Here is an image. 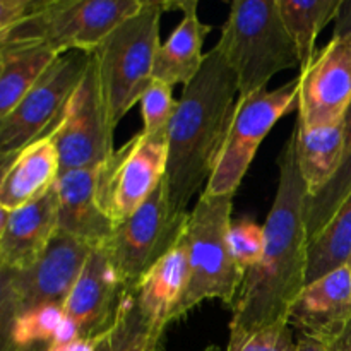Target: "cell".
I'll use <instances>...</instances> for the list:
<instances>
[{
    "label": "cell",
    "mask_w": 351,
    "mask_h": 351,
    "mask_svg": "<svg viewBox=\"0 0 351 351\" xmlns=\"http://www.w3.org/2000/svg\"><path fill=\"white\" fill-rule=\"evenodd\" d=\"M237 103V77L215 45L206 53L199 74L184 86L167 129L165 182L177 211L187 213L192 197L211 180L232 127Z\"/></svg>",
    "instance_id": "obj_2"
},
{
    "label": "cell",
    "mask_w": 351,
    "mask_h": 351,
    "mask_svg": "<svg viewBox=\"0 0 351 351\" xmlns=\"http://www.w3.org/2000/svg\"><path fill=\"white\" fill-rule=\"evenodd\" d=\"M216 47L235 74L239 98L266 89L280 72L300 67L278 0L232 2Z\"/></svg>",
    "instance_id": "obj_3"
},
{
    "label": "cell",
    "mask_w": 351,
    "mask_h": 351,
    "mask_svg": "<svg viewBox=\"0 0 351 351\" xmlns=\"http://www.w3.org/2000/svg\"><path fill=\"white\" fill-rule=\"evenodd\" d=\"M278 170L276 195L263 225V256L243 276L232 307V328L259 329L288 322L307 280L308 192L298 170L293 132L278 156Z\"/></svg>",
    "instance_id": "obj_1"
},
{
    "label": "cell",
    "mask_w": 351,
    "mask_h": 351,
    "mask_svg": "<svg viewBox=\"0 0 351 351\" xmlns=\"http://www.w3.org/2000/svg\"><path fill=\"white\" fill-rule=\"evenodd\" d=\"M343 0H278L281 19L293 40L300 72L312 64L319 33L336 19Z\"/></svg>",
    "instance_id": "obj_23"
},
{
    "label": "cell",
    "mask_w": 351,
    "mask_h": 351,
    "mask_svg": "<svg viewBox=\"0 0 351 351\" xmlns=\"http://www.w3.org/2000/svg\"><path fill=\"white\" fill-rule=\"evenodd\" d=\"M351 264V194L308 243L305 285Z\"/></svg>",
    "instance_id": "obj_24"
},
{
    "label": "cell",
    "mask_w": 351,
    "mask_h": 351,
    "mask_svg": "<svg viewBox=\"0 0 351 351\" xmlns=\"http://www.w3.org/2000/svg\"><path fill=\"white\" fill-rule=\"evenodd\" d=\"M64 322V307H40L24 312L16 322V343L23 351H33L43 345L47 348L57 336Z\"/></svg>",
    "instance_id": "obj_27"
},
{
    "label": "cell",
    "mask_w": 351,
    "mask_h": 351,
    "mask_svg": "<svg viewBox=\"0 0 351 351\" xmlns=\"http://www.w3.org/2000/svg\"><path fill=\"white\" fill-rule=\"evenodd\" d=\"M91 53H62L19 105L0 122V153H19L57 125L72 93L88 69Z\"/></svg>",
    "instance_id": "obj_11"
},
{
    "label": "cell",
    "mask_w": 351,
    "mask_h": 351,
    "mask_svg": "<svg viewBox=\"0 0 351 351\" xmlns=\"http://www.w3.org/2000/svg\"><path fill=\"white\" fill-rule=\"evenodd\" d=\"M228 243L237 266L247 273L259 263L264 249V230L250 219L232 223L228 232Z\"/></svg>",
    "instance_id": "obj_30"
},
{
    "label": "cell",
    "mask_w": 351,
    "mask_h": 351,
    "mask_svg": "<svg viewBox=\"0 0 351 351\" xmlns=\"http://www.w3.org/2000/svg\"><path fill=\"white\" fill-rule=\"evenodd\" d=\"M298 119L304 129L341 123L351 106V40L336 38L298 75Z\"/></svg>",
    "instance_id": "obj_12"
},
{
    "label": "cell",
    "mask_w": 351,
    "mask_h": 351,
    "mask_svg": "<svg viewBox=\"0 0 351 351\" xmlns=\"http://www.w3.org/2000/svg\"><path fill=\"white\" fill-rule=\"evenodd\" d=\"M143 3L144 0H43L40 9L16 24L2 43L40 41L58 53H91Z\"/></svg>",
    "instance_id": "obj_6"
},
{
    "label": "cell",
    "mask_w": 351,
    "mask_h": 351,
    "mask_svg": "<svg viewBox=\"0 0 351 351\" xmlns=\"http://www.w3.org/2000/svg\"><path fill=\"white\" fill-rule=\"evenodd\" d=\"M297 351H328V346L321 339L300 335V338L297 339Z\"/></svg>",
    "instance_id": "obj_37"
},
{
    "label": "cell",
    "mask_w": 351,
    "mask_h": 351,
    "mask_svg": "<svg viewBox=\"0 0 351 351\" xmlns=\"http://www.w3.org/2000/svg\"><path fill=\"white\" fill-rule=\"evenodd\" d=\"M60 175L53 136L40 137L19 151L0 187V208L12 213L51 191Z\"/></svg>",
    "instance_id": "obj_19"
},
{
    "label": "cell",
    "mask_w": 351,
    "mask_h": 351,
    "mask_svg": "<svg viewBox=\"0 0 351 351\" xmlns=\"http://www.w3.org/2000/svg\"><path fill=\"white\" fill-rule=\"evenodd\" d=\"M19 317L16 271L0 266V351H23L16 343V322Z\"/></svg>",
    "instance_id": "obj_31"
},
{
    "label": "cell",
    "mask_w": 351,
    "mask_h": 351,
    "mask_svg": "<svg viewBox=\"0 0 351 351\" xmlns=\"http://www.w3.org/2000/svg\"><path fill=\"white\" fill-rule=\"evenodd\" d=\"M165 10H173V2L144 0L134 16L117 26L91 51L98 65L103 98L113 130L129 110L141 101V96L153 81Z\"/></svg>",
    "instance_id": "obj_4"
},
{
    "label": "cell",
    "mask_w": 351,
    "mask_h": 351,
    "mask_svg": "<svg viewBox=\"0 0 351 351\" xmlns=\"http://www.w3.org/2000/svg\"><path fill=\"white\" fill-rule=\"evenodd\" d=\"M60 55L40 41L0 45V122L19 105Z\"/></svg>",
    "instance_id": "obj_21"
},
{
    "label": "cell",
    "mask_w": 351,
    "mask_h": 351,
    "mask_svg": "<svg viewBox=\"0 0 351 351\" xmlns=\"http://www.w3.org/2000/svg\"><path fill=\"white\" fill-rule=\"evenodd\" d=\"M139 103L143 113V132L154 134L168 129L178 101H175L170 84L153 79L141 96Z\"/></svg>",
    "instance_id": "obj_29"
},
{
    "label": "cell",
    "mask_w": 351,
    "mask_h": 351,
    "mask_svg": "<svg viewBox=\"0 0 351 351\" xmlns=\"http://www.w3.org/2000/svg\"><path fill=\"white\" fill-rule=\"evenodd\" d=\"M298 99V77L280 88L239 98L232 127L216 170L202 192L235 195L264 137Z\"/></svg>",
    "instance_id": "obj_9"
},
{
    "label": "cell",
    "mask_w": 351,
    "mask_h": 351,
    "mask_svg": "<svg viewBox=\"0 0 351 351\" xmlns=\"http://www.w3.org/2000/svg\"><path fill=\"white\" fill-rule=\"evenodd\" d=\"M343 122L315 129L295 123V153L308 199L315 197L338 171L343 156Z\"/></svg>",
    "instance_id": "obj_22"
},
{
    "label": "cell",
    "mask_w": 351,
    "mask_h": 351,
    "mask_svg": "<svg viewBox=\"0 0 351 351\" xmlns=\"http://www.w3.org/2000/svg\"><path fill=\"white\" fill-rule=\"evenodd\" d=\"M51 136L58 151L60 173L103 167L115 153L113 129L110 125L98 65L93 53L88 69L65 105Z\"/></svg>",
    "instance_id": "obj_10"
},
{
    "label": "cell",
    "mask_w": 351,
    "mask_h": 351,
    "mask_svg": "<svg viewBox=\"0 0 351 351\" xmlns=\"http://www.w3.org/2000/svg\"><path fill=\"white\" fill-rule=\"evenodd\" d=\"M300 335L328 343L351 324V264L304 287L290 312Z\"/></svg>",
    "instance_id": "obj_15"
},
{
    "label": "cell",
    "mask_w": 351,
    "mask_h": 351,
    "mask_svg": "<svg viewBox=\"0 0 351 351\" xmlns=\"http://www.w3.org/2000/svg\"><path fill=\"white\" fill-rule=\"evenodd\" d=\"M58 232L57 194L51 191L9 213L0 235V266L23 271L36 263Z\"/></svg>",
    "instance_id": "obj_18"
},
{
    "label": "cell",
    "mask_w": 351,
    "mask_h": 351,
    "mask_svg": "<svg viewBox=\"0 0 351 351\" xmlns=\"http://www.w3.org/2000/svg\"><path fill=\"white\" fill-rule=\"evenodd\" d=\"M19 153H0V187H2V182L5 178V173L9 171L10 165L14 163L16 156Z\"/></svg>",
    "instance_id": "obj_38"
},
{
    "label": "cell",
    "mask_w": 351,
    "mask_h": 351,
    "mask_svg": "<svg viewBox=\"0 0 351 351\" xmlns=\"http://www.w3.org/2000/svg\"><path fill=\"white\" fill-rule=\"evenodd\" d=\"M127 288L101 247H95L75 281L64 315L77 329L79 338H98L115 321Z\"/></svg>",
    "instance_id": "obj_14"
},
{
    "label": "cell",
    "mask_w": 351,
    "mask_h": 351,
    "mask_svg": "<svg viewBox=\"0 0 351 351\" xmlns=\"http://www.w3.org/2000/svg\"><path fill=\"white\" fill-rule=\"evenodd\" d=\"M43 0H0V43L16 24L38 10Z\"/></svg>",
    "instance_id": "obj_32"
},
{
    "label": "cell",
    "mask_w": 351,
    "mask_h": 351,
    "mask_svg": "<svg viewBox=\"0 0 351 351\" xmlns=\"http://www.w3.org/2000/svg\"><path fill=\"white\" fill-rule=\"evenodd\" d=\"M99 170L101 167L62 171L55 182L58 232L93 249L101 247L115 230L98 201Z\"/></svg>",
    "instance_id": "obj_16"
},
{
    "label": "cell",
    "mask_w": 351,
    "mask_h": 351,
    "mask_svg": "<svg viewBox=\"0 0 351 351\" xmlns=\"http://www.w3.org/2000/svg\"><path fill=\"white\" fill-rule=\"evenodd\" d=\"M189 211L173 208L167 182L151 197L115 226L110 239L101 245L127 288H134L141 278L173 249L187 232Z\"/></svg>",
    "instance_id": "obj_7"
},
{
    "label": "cell",
    "mask_w": 351,
    "mask_h": 351,
    "mask_svg": "<svg viewBox=\"0 0 351 351\" xmlns=\"http://www.w3.org/2000/svg\"><path fill=\"white\" fill-rule=\"evenodd\" d=\"M351 194V106L343 122V156L332 180L315 197L307 199L305 226L308 243L328 225L339 206Z\"/></svg>",
    "instance_id": "obj_25"
},
{
    "label": "cell",
    "mask_w": 351,
    "mask_h": 351,
    "mask_svg": "<svg viewBox=\"0 0 351 351\" xmlns=\"http://www.w3.org/2000/svg\"><path fill=\"white\" fill-rule=\"evenodd\" d=\"M7 218H9V213H7V211H3V209L0 208V235H2L3 228H5Z\"/></svg>",
    "instance_id": "obj_39"
},
{
    "label": "cell",
    "mask_w": 351,
    "mask_h": 351,
    "mask_svg": "<svg viewBox=\"0 0 351 351\" xmlns=\"http://www.w3.org/2000/svg\"><path fill=\"white\" fill-rule=\"evenodd\" d=\"M189 283L187 232L132 288L137 308L147 331L165 335L175 322V312Z\"/></svg>",
    "instance_id": "obj_17"
},
{
    "label": "cell",
    "mask_w": 351,
    "mask_h": 351,
    "mask_svg": "<svg viewBox=\"0 0 351 351\" xmlns=\"http://www.w3.org/2000/svg\"><path fill=\"white\" fill-rule=\"evenodd\" d=\"M232 211L233 195L204 192L189 211V283L175 312V321L206 300H221L228 307L235 304L245 273L237 266L230 250Z\"/></svg>",
    "instance_id": "obj_5"
},
{
    "label": "cell",
    "mask_w": 351,
    "mask_h": 351,
    "mask_svg": "<svg viewBox=\"0 0 351 351\" xmlns=\"http://www.w3.org/2000/svg\"><path fill=\"white\" fill-rule=\"evenodd\" d=\"M146 329V324L141 319L139 308H137L134 291L129 290L123 297L115 321L98 338L96 351H129Z\"/></svg>",
    "instance_id": "obj_28"
},
{
    "label": "cell",
    "mask_w": 351,
    "mask_h": 351,
    "mask_svg": "<svg viewBox=\"0 0 351 351\" xmlns=\"http://www.w3.org/2000/svg\"><path fill=\"white\" fill-rule=\"evenodd\" d=\"M93 247L57 232L36 263L16 271L19 315L40 307H64Z\"/></svg>",
    "instance_id": "obj_13"
},
{
    "label": "cell",
    "mask_w": 351,
    "mask_h": 351,
    "mask_svg": "<svg viewBox=\"0 0 351 351\" xmlns=\"http://www.w3.org/2000/svg\"><path fill=\"white\" fill-rule=\"evenodd\" d=\"M167 130L137 132L99 170L98 201L113 225L137 211L167 177Z\"/></svg>",
    "instance_id": "obj_8"
},
{
    "label": "cell",
    "mask_w": 351,
    "mask_h": 351,
    "mask_svg": "<svg viewBox=\"0 0 351 351\" xmlns=\"http://www.w3.org/2000/svg\"><path fill=\"white\" fill-rule=\"evenodd\" d=\"M197 7V0L173 2V9L182 12V21L156 53L153 79L167 82L171 88L175 84L187 86L204 64L202 45L211 26L201 23Z\"/></svg>",
    "instance_id": "obj_20"
},
{
    "label": "cell",
    "mask_w": 351,
    "mask_h": 351,
    "mask_svg": "<svg viewBox=\"0 0 351 351\" xmlns=\"http://www.w3.org/2000/svg\"><path fill=\"white\" fill-rule=\"evenodd\" d=\"M336 38H350L351 40V0H343L335 19V34Z\"/></svg>",
    "instance_id": "obj_34"
},
{
    "label": "cell",
    "mask_w": 351,
    "mask_h": 351,
    "mask_svg": "<svg viewBox=\"0 0 351 351\" xmlns=\"http://www.w3.org/2000/svg\"><path fill=\"white\" fill-rule=\"evenodd\" d=\"M226 351H297V339L290 322H276L259 329L230 326Z\"/></svg>",
    "instance_id": "obj_26"
},
{
    "label": "cell",
    "mask_w": 351,
    "mask_h": 351,
    "mask_svg": "<svg viewBox=\"0 0 351 351\" xmlns=\"http://www.w3.org/2000/svg\"><path fill=\"white\" fill-rule=\"evenodd\" d=\"M204 351H223V350L219 348V346H216V345H211V346H208V348H206Z\"/></svg>",
    "instance_id": "obj_40"
},
{
    "label": "cell",
    "mask_w": 351,
    "mask_h": 351,
    "mask_svg": "<svg viewBox=\"0 0 351 351\" xmlns=\"http://www.w3.org/2000/svg\"><path fill=\"white\" fill-rule=\"evenodd\" d=\"M163 338L165 335L151 332L146 329V331L136 339V343L130 346L129 351H163Z\"/></svg>",
    "instance_id": "obj_35"
},
{
    "label": "cell",
    "mask_w": 351,
    "mask_h": 351,
    "mask_svg": "<svg viewBox=\"0 0 351 351\" xmlns=\"http://www.w3.org/2000/svg\"><path fill=\"white\" fill-rule=\"evenodd\" d=\"M98 338H77L67 343H51L45 348V351H96Z\"/></svg>",
    "instance_id": "obj_33"
},
{
    "label": "cell",
    "mask_w": 351,
    "mask_h": 351,
    "mask_svg": "<svg viewBox=\"0 0 351 351\" xmlns=\"http://www.w3.org/2000/svg\"><path fill=\"white\" fill-rule=\"evenodd\" d=\"M326 346H328V351H351V324L341 335L326 343Z\"/></svg>",
    "instance_id": "obj_36"
}]
</instances>
